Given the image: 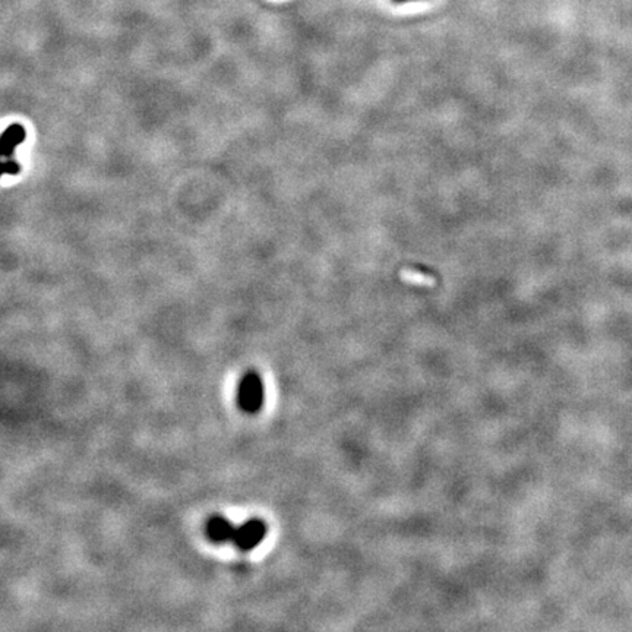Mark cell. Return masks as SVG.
I'll use <instances>...</instances> for the list:
<instances>
[{
	"label": "cell",
	"mask_w": 632,
	"mask_h": 632,
	"mask_svg": "<svg viewBox=\"0 0 632 632\" xmlns=\"http://www.w3.org/2000/svg\"><path fill=\"white\" fill-rule=\"evenodd\" d=\"M264 397H265L264 382L259 373L257 372L245 373L237 391L239 407L247 414H255L262 409Z\"/></svg>",
	"instance_id": "1"
},
{
	"label": "cell",
	"mask_w": 632,
	"mask_h": 632,
	"mask_svg": "<svg viewBox=\"0 0 632 632\" xmlns=\"http://www.w3.org/2000/svg\"><path fill=\"white\" fill-rule=\"evenodd\" d=\"M267 535V524L262 520L252 518L236 528L233 545L243 552L255 549L262 543Z\"/></svg>",
	"instance_id": "2"
},
{
	"label": "cell",
	"mask_w": 632,
	"mask_h": 632,
	"mask_svg": "<svg viewBox=\"0 0 632 632\" xmlns=\"http://www.w3.org/2000/svg\"><path fill=\"white\" fill-rule=\"evenodd\" d=\"M401 278L404 282L407 283H413L417 286H434L435 280L432 277H429L423 272H416V271H410V269H404L401 272Z\"/></svg>",
	"instance_id": "4"
},
{
	"label": "cell",
	"mask_w": 632,
	"mask_h": 632,
	"mask_svg": "<svg viewBox=\"0 0 632 632\" xmlns=\"http://www.w3.org/2000/svg\"><path fill=\"white\" fill-rule=\"evenodd\" d=\"M236 528L237 527L233 525L227 518H224L221 515H214L207 523V536L213 543H217V545L227 543V542L233 543Z\"/></svg>",
	"instance_id": "3"
}]
</instances>
